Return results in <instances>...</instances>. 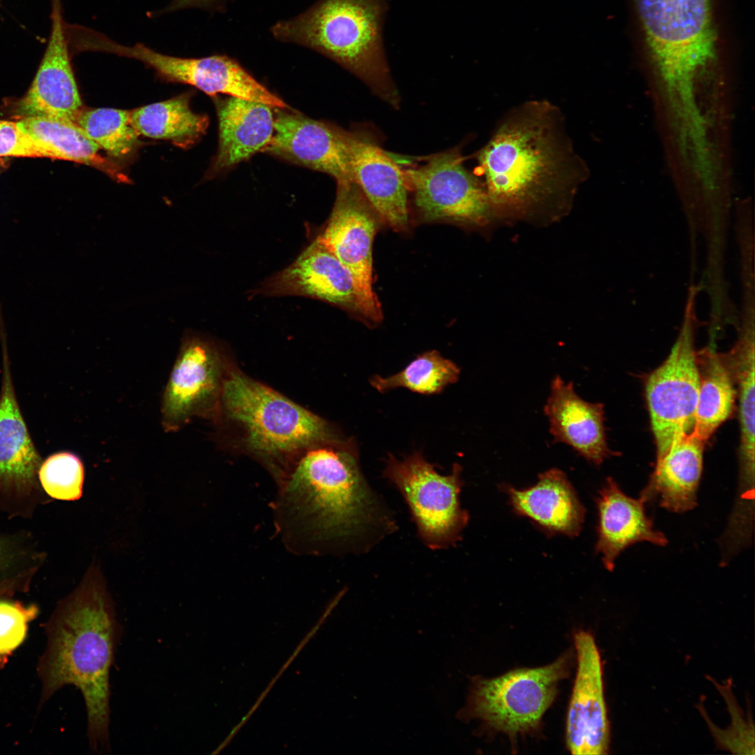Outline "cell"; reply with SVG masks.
Masks as SVG:
<instances>
[{"instance_id":"1","label":"cell","mask_w":755,"mask_h":755,"mask_svg":"<svg viewBox=\"0 0 755 755\" xmlns=\"http://www.w3.org/2000/svg\"><path fill=\"white\" fill-rule=\"evenodd\" d=\"M275 524L287 546L322 554L381 537L395 528L391 515L364 478L352 441L315 444L303 450L278 482Z\"/></svg>"},{"instance_id":"2","label":"cell","mask_w":755,"mask_h":755,"mask_svg":"<svg viewBox=\"0 0 755 755\" xmlns=\"http://www.w3.org/2000/svg\"><path fill=\"white\" fill-rule=\"evenodd\" d=\"M477 161L494 217L563 213L587 175L562 113L542 100L511 110Z\"/></svg>"},{"instance_id":"3","label":"cell","mask_w":755,"mask_h":755,"mask_svg":"<svg viewBox=\"0 0 755 755\" xmlns=\"http://www.w3.org/2000/svg\"><path fill=\"white\" fill-rule=\"evenodd\" d=\"M45 628L46 646L38 665L42 700L74 685L86 705L91 749H109V673L121 631L98 566L89 567Z\"/></svg>"},{"instance_id":"4","label":"cell","mask_w":755,"mask_h":755,"mask_svg":"<svg viewBox=\"0 0 755 755\" xmlns=\"http://www.w3.org/2000/svg\"><path fill=\"white\" fill-rule=\"evenodd\" d=\"M387 0H318L271 29L282 42L305 46L331 59L392 106L398 94L386 59L382 30Z\"/></svg>"},{"instance_id":"5","label":"cell","mask_w":755,"mask_h":755,"mask_svg":"<svg viewBox=\"0 0 755 755\" xmlns=\"http://www.w3.org/2000/svg\"><path fill=\"white\" fill-rule=\"evenodd\" d=\"M217 418L236 430L242 447L277 482L303 450L340 439L326 420L233 366L224 383Z\"/></svg>"},{"instance_id":"6","label":"cell","mask_w":755,"mask_h":755,"mask_svg":"<svg viewBox=\"0 0 755 755\" xmlns=\"http://www.w3.org/2000/svg\"><path fill=\"white\" fill-rule=\"evenodd\" d=\"M569 656L538 668H519L494 678L475 677L457 717L478 719L510 738L535 729L567 675Z\"/></svg>"},{"instance_id":"7","label":"cell","mask_w":755,"mask_h":755,"mask_svg":"<svg viewBox=\"0 0 755 755\" xmlns=\"http://www.w3.org/2000/svg\"><path fill=\"white\" fill-rule=\"evenodd\" d=\"M462 468L452 466L450 474L437 472L419 451L402 460L389 454L383 476L406 502L420 539L431 549H447L461 538L469 515L461 507Z\"/></svg>"},{"instance_id":"8","label":"cell","mask_w":755,"mask_h":755,"mask_svg":"<svg viewBox=\"0 0 755 755\" xmlns=\"http://www.w3.org/2000/svg\"><path fill=\"white\" fill-rule=\"evenodd\" d=\"M647 43L663 76L684 82L714 56L709 0H636Z\"/></svg>"},{"instance_id":"9","label":"cell","mask_w":755,"mask_h":755,"mask_svg":"<svg viewBox=\"0 0 755 755\" xmlns=\"http://www.w3.org/2000/svg\"><path fill=\"white\" fill-rule=\"evenodd\" d=\"M231 366L214 342L185 331L162 396L164 430L178 431L195 417L215 419Z\"/></svg>"},{"instance_id":"10","label":"cell","mask_w":755,"mask_h":755,"mask_svg":"<svg viewBox=\"0 0 755 755\" xmlns=\"http://www.w3.org/2000/svg\"><path fill=\"white\" fill-rule=\"evenodd\" d=\"M422 221L483 226L494 217L484 185L456 150L431 156L404 172Z\"/></svg>"},{"instance_id":"11","label":"cell","mask_w":755,"mask_h":755,"mask_svg":"<svg viewBox=\"0 0 755 755\" xmlns=\"http://www.w3.org/2000/svg\"><path fill=\"white\" fill-rule=\"evenodd\" d=\"M699 383L693 329L687 320L668 357L645 382L656 458L663 455L674 441L692 431Z\"/></svg>"},{"instance_id":"12","label":"cell","mask_w":755,"mask_h":755,"mask_svg":"<svg viewBox=\"0 0 755 755\" xmlns=\"http://www.w3.org/2000/svg\"><path fill=\"white\" fill-rule=\"evenodd\" d=\"M382 222L359 186L354 182L337 184L331 214L317 238L350 273L362 309V319L369 324L380 322L382 313L373 289L372 247Z\"/></svg>"},{"instance_id":"13","label":"cell","mask_w":755,"mask_h":755,"mask_svg":"<svg viewBox=\"0 0 755 755\" xmlns=\"http://www.w3.org/2000/svg\"><path fill=\"white\" fill-rule=\"evenodd\" d=\"M131 57L170 82L192 85L210 96L225 94L287 108L286 103L259 82L237 61L224 55L188 58L165 55L138 43Z\"/></svg>"},{"instance_id":"14","label":"cell","mask_w":755,"mask_h":755,"mask_svg":"<svg viewBox=\"0 0 755 755\" xmlns=\"http://www.w3.org/2000/svg\"><path fill=\"white\" fill-rule=\"evenodd\" d=\"M574 643L577 666L566 714L567 747L572 754H604L609 749L610 726L600 654L588 632L575 633Z\"/></svg>"},{"instance_id":"15","label":"cell","mask_w":755,"mask_h":755,"mask_svg":"<svg viewBox=\"0 0 755 755\" xmlns=\"http://www.w3.org/2000/svg\"><path fill=\"white\" fill-rule=\"evenodd\" d=\"M47 45L27 92L14 102L17 119L48 116L75 122L83 108L76 81L61 0H50Z\"/></svg>"},{"instance_id":"16","label":"cell","mask_w":755,"mask_h":755,"mask_svg":"<svg viewBox=\"0 0 755 755\" xmlns=\"http://www.w3.org/2000/svg\"><path fill=\"white\" fill-rule=\"evenodd\" d=\"M277 108L274 132L264 151L321 171L338 183L353 181L350 165V132L292 111Z\"/></svg>"},{"instance_id":"17","label":"cell","mask_w":755,"mask_h":755,"mask_svg":"<svg viewBox=\"0 0 755 755\" xmlns=\"http://www.w3.org/2000/svg\"><path fill=\"white\" fill-rule=\"evenodd\" d=\"M255 293L317 299L362 318L359 296L350 273L318 238L289 266L264 282Z\"/></svg>"},{"instance_id":"18","label":"cell","mask_w":755,"mask_h":755,"mask_svg":"<svg viewBox=\"0 0 755 755\" xmlns=\"http://www.w3.org/2000/svg\"><path fill=\"white\" fill-rule=\"evenodd\" d=\"M350 165L359 186L383 223L396 231L408 229V186L400 167L381 148L350 133Z\"/></svg>"},{"instance_id":"19","label":"cell","mask_w":755,"mask_h":755,"mask_svg":"<svg viewBox=\"0 0 755 755\" xmlns=\"http://www.w3.org/2000/svg\"><path fill=\"white\" fill-rule=\"evenodd\" d=\"M544 412L554 442L570 446L596 466L613 454L606 441L603 404L582 399L572 382L554 377Z\"/></svg>"},{"instance_id":"20","label":"cell","mask_w":755,"mask_h":755,"mask_svg":"<svg viewBox=\"0 0 755 755\" xmlns=\"http://www.w3.org/2000/svg\"><path fill=\"white\" fill-rule=\"evenodd\" d=\"M645 501L631 498L608 477L596 498L598 540L596 551L601 554L605 568L613 570L618 556L629 546L648 542L657 546L668 544L666 536L654 529L645 510Z\"/></svg>"},{"instance_id":"21","label":"cell","mask_w":755,"mask_h":755,"mask_svg":"<svg viewBox=\"0 0 755 755\" xmlns=\"http://www.w3.org/2000/svg\"><path fill=\"white\" fill-rule=\"evenodd\" d=\"M0 394V491L27 493L36 484L41 457L16 398L6 342Z\"/></svg>"},{"instance_id":"22","label":"cell","mask_w":755,"mask_h":755,"mask_svg":"<svg viewBox=\"0 0 755 755\" xmlns=\"http://www.w3.org/2000/svg\"><path fill=\"white\" fill-rule=\"evenodd\" d=\"M514 512L531 519L544 531L575 537L582 531L585 508L566 475L551 468L538 476L533 486L517 489L503 484Z\"/></svg>"},{"instance_id":"23","label":"cell","mask_w":755,"mask_h":755,"mask_svg":"<svg viewBox=\"0 0 755 755\" xmlns=\"http://www.w3.org/2000/svg\"><path fill=\"white\" fill-rule=\"evenodd\" d=\"M216 108L219 144L208 171L211 176L264 150L275 123L273 107L262 102L229 96L217 100Z\"/></svg>"},{"instance_id":"24","label":"cell","mask_w":755,"mask_h":755,"mask_svg":"<svg viewBox=\"0 0 755 755\" xmlns=\"http://www.w3.org/2000/svg\"><path fill=\"white\" fill-rule=\"evenodd\" d=\"M705 443L691 431L656 458L648 483L640 494L646 503L658 501L661 508L675 513L696 508Z\"/></svg>"},{"instance_id":"25","label":"cell","mask_w":755,"mask_h":755,"mask_svg":"<svg viewBox=\"0 0 755 755\" xmlns=\"http://www.w3.org/2000/svg\"><path fill=\"white\" fill-rule=\"evenodd\" d=\"M16 120L45 157L85 164L118 182H129L115 163L100 154L99 147L75 122L48 116L27 117Z\"/></svg>"},{"instance_id":"26","label":"cell","mask_w":755,"mask_h":755,"mask_svg":"<svg viewBox=\"0 0 755 755\" xmlns=\"http://www.w3.org/2000/svg\"><path fill=\"white\" fill-rule=\"evenodd\" d=\"M697 359L700 383L691 432L706 442L731 415L737 391L724 354L709 349Z\"/></svg>"},{"instance_id":"27","label":"cell","mask_w":755,"mask_h":755,"mask_svg":"<svg viewBox=\"0 0 755 755\" xmlns=\"http://www.w3.org/2000/svg\"><path fill=\"white\" fill-rule=\"evenodd\" d=\"M190 99L191 94L184 93L129 110L131 124L139 136L189 147L205 134L208 126L206 115L192 110Z\"/></svg>"},{"instance_id":"28","label":"cell","mask_w":755,"mask_h":755,"mask_svg":"<svg viewBox=\"0 0 755 755\" xmlns=\"http://www.w3.org/2000/svg\"><path fill=\"white\" fill-rule=\"evenodd\" d=\"M733 377L739 401L740 444L739 471L754 473L755 358L754 333L724 354Z\"/></svg>"},{"instance_id":"29","label":"cell","mask_w":755,"mask_h":755,"mask_svg":"<svg viewBox=\"0 0 755 755\" xmlns=\"http://www.w3.org/2000/svg\"><path fill=\"white\" fill-rule=\"evenodd\" d=\"M459 374L460 369L454 362L432 350L419 355L401 372L387 377L375 375L369 382L380 392L405 387L419 394H433L456 382Z\"/></svg>"},{"instance_id":"30","label":"cell","mask_w":755,"mask_h":755,"mask_svg":"<svg viewBox=\"0 0 755 755\" xmlns=\"http://www.w3.org/2000/svg\"><path fill=\"white\" fill-rule=\"evenodd\" d=\"M74 122L112 157H127L138 145L139 135L131 124L129 110L83 107Z\"/></svg>"},{"instance_id":"31","label":"cell","mask_w":755,"mask_h":755,"mask_svg":"<svg viewBox=\"0 0 755 755\" xmlns=\"http://www.w3.org/2000/svg\"><path fill=\"white\" fill-rule=\"evenodd\" d=\"M38 475L42 487L53 498L76 501L82 496L84 466L73 453L59 452L49 456L41 463Z\"/></svg>"},{"instance_id":"32","label":"cell","mask_w":755,"mask_h":755,"mask_svg":"<svg viewBox=\"0 0 755 755\" xmlns=\"http://www.w3.org/2000/svg\"><path fill=\"white\" fill-rule=\"evenodd\" d=\"M721 693L726 702L731 723L726 730L718 728L709 718L707 724L721 746L734 754H754V728L752 721L744 717V713L737 704L732 694L731 689L728 685L717 684Z\"/></svg>"},{"instance_id":"33","label":"cell","mask_w":755,"mask_h":755,"mask_svg":"<svg viewBox=\"0 0 755 755\" xmlns=\"http://www.w3.org/2000/svg\"><path fill=\"white\" fill-rule=\"evenodd\" d=\"M37 612L35 605L0 601V656L10 654L22 643Z\"/></svg>"},{"instance_id":"34","label":"cell","mask_w":755,"mask_h":755,"mask_svg":"<svg viewBox=\"0 0 755 755\" xmlns=\"http://www.w3.org/2000/svg\"><path fill=\"white\" fill-rule=\"evenodd\" d=\"M13 157H45L17 120H0V164Z\"/></svg>"},{"instance_id":"35","label":"cell","mask_w":755,"mask_h":755,"mask_svg":"<svg viewBox=\"0 0 755 755\" xmlns=\"http://www.w3.org/2000/svg\"><path fill=\"white\" fill-rule=\"evenodd\" d=\"M224 0H173L160 13H170L187 8L210 9L217 7Z\"/></svg>"},{"instance_id":"36","label":"cell","mask_w":755,"mask_h":755,"mask_svg":"<svg viewBox=\"0 0 755 755\" xmlns=\"http://www.w3.org/2000/svg\"><path fill=\"white\" fill-rule=\"evenodd\" d=\"M3 549L2 547H1V545H0V564L3 561Z\"/></svg>"},{"instance_id":"37","label":"cell","mask_w":755,"mask_h":755,"mask_svg":"<svg viewBox=\"0 0 755 755\" xmlns=\"http://www.w3.org/2000/svg\"><path fill=\"white\" fill-rule=\"evenodd\" d=\"M4 592H5L4 588L0 587V595L3 594Z\"/></svg>"}]
</instances>
